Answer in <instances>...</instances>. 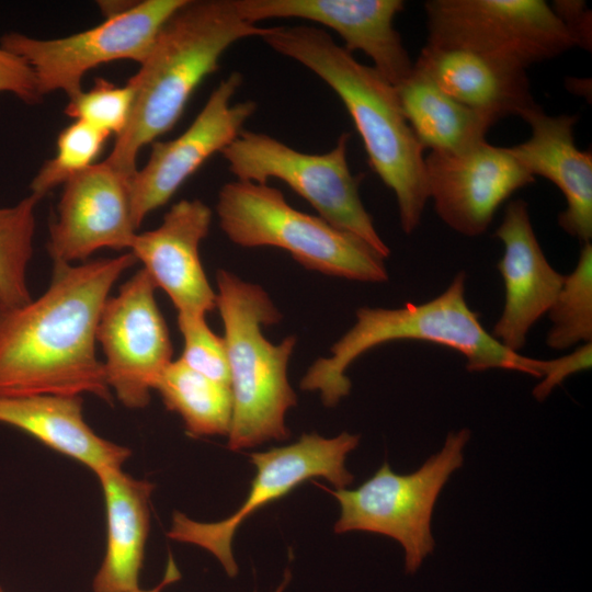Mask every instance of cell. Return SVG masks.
Segmentation results:
<instances>
[{"label": "cell", "instance_id": "obj_1", "mask_svg": "<svg viewBox=\"0 0 592 592\" xmlns=\"http://www.w3.org/2000/svg\"><path fill=\"white\" fill-rule=\"evenodd\" d=\"M132 252L80 264L54 263L47 289L14 307L0 305V398L94 395L112 402L95 352L104 303Z\"/></svg>", "mask_w": 592, "mask_h": 592}, {"label": "cell", "instance_id": "obj_2", "mask_svg": "<svg viewBox=\"0 0 592 592\" xmlns=\"http://www.w3.org/2000/svg\"><path fill=\"white\" fill-rule=\"evenodd\" d=\"M261 38L276 53L311 70L341 99L362 138L369 166L395 194L401 229L412 234L429 200L425 156L403 114L396 87L373 66L355 59L322 29L273 26Z\"/></svg>", "mask_w": 592, "mask_h": 592}, {"label": "cell", "instance_id": "obj_3", "mask_svg": "<svg viewBox=\"0 0 592 592\" xmlns=\"http://www.w3.org/2000/svg\"><path fill=\"white\" fill-rule=\"evenodd\" d=\"M269 30L243 19L236 0H186L161 26L127 81L134 90L132 113L104 161L130 178L140 150L173 128L196 88L218 69L221 55Z\"/></svg>", "mask_w": 592, "mask_h": 592}, {"label": "cell", "instance_id": "obj_4", "mask_svg": "<svg viewBox=\"0 0 592 592\" xmlns=\"http://www.w3.org/2000/svg\"><path fill=\"white\" fill-rule=\"evenodd\" d=\"M466 281V273L458 272L443 293L423 304L358 308L354 325L333 343L330 356L314 362L300 388L319 391L323 405L333 407L350 394L349 366L368 350L398 340L426 341L455 350L466 358L469 372L501 368L542 378L544 360L508 350L485 329L479 314L467 304Z\"/></svg>", "mask_w": 592, "mask_h": 592}, {"label": "cell", "instance_id": "obj_5", "mask_svg": "<svg viewBox=\"0 0 592 592\" xmlns=\"http://www.w3.org/2000/svg\"><path fill=\"white\" fill-rule=\"evenodd\" d=\"M216 308L224 325V342L230 374L232 418L228 448L239 451L288 439L286 412L297 403L287 367L296 337L271 343L263 326L282 315L260 286L219 269L216 272Z\"/></svg>", "mask_w": 592, "mask_h": 592}, {"label": "cell", "instance_id": "obj_6", "mask_svg": "<svg viewBox=\"0 0 592 592\" xmlns=\"http://www.w3.org/2000/svg\"><path fill=\"white\" fill-rule=\"evenodd\" d=\"M216 213L227 238L243 248L275 247L329 276L383 283V258L361 238L291 206L267 183L234 180L218 192Z\"/></svg>", "mask_w": 592, "mask_h": 592}, {"label": "cell", "instance_id": "obj_7", "mask_svg": "<svg viewBox=\"0 0 592 592\" xmlns=\"http://www.w3.org/2000/svg\"><path fill=\"white\" fill-rule=\"evenodd\" d=\"M350 137L341 134L328 152L306 153L264 133L243 129L220 153L236 180L267 183L277 179L286 183L319 217L361 238L386 259L390 249L360 196L362 178L353 175L349 167Z\"/></svg>", "mask_w": 592, "mask_h": 592}, {"label": "cell", "instance_id": "obj_8", "mask_svg": "<svg viewBox=\"0 0 592 592\" xmlns=\"http://www.w3.org/2000/svg\"><path fill=\"white\" fill-rule=\"evenodd\" d=\"M468 429L449 432L442 449L417 471L398 475L388 463L356 489L330 490L340 504L334 532L365 531L396 539L405 550V569L414 573L433 551L431 519L449 476L463 465Z\"/></svg>", "mask_w": 592, "mask_h": 592}, {"label": "cell", "instance_id": "obj_9", "mask_svg": "<svg viewBox=\"0 0 592 592\" xmlns=\"http://www.w3.org/2000/svg\"><path fill=\"white\" fill-rule=\"evenodd\" d=\"M424 11L426 45L485 54L526 69L576 46L543 0H430Z\"/></svg>", "mask_w": 592, "mask_h": 592}, {"label": "cell", "instance_id": "obj_10", "mask_svg": "<svg viewBox=\"0 0 592 592\" xmlns=\"http://www.w3.org/2000/svg\"><path fill=\"white\" fill-rule=\"evenodd\" d=\"M358 442V435L348 432L331 439L310 433L303 434L293 444L252 453L250 460L255 467V475L246 500L235 513L218 522L202 523L174 512L168 536L206 549L234 578L238 566L231 543L241 523L307 480L325 478L335 489L351 485L354 477L345 468V458Z\"/></svg>", "mask_w": 592, "mask_h": 592}, {"label": "cell", "instance_id": "obj_11", "mask_svg": "<svg viewBox=\"0 0 592 592\" xmlns=\"http://www.w3.org/2000/svg\"><path fill=\"white\" fill-rule=\"evenodd\" d=\"M185 1H135L126 11L66 37L41 39L10 32L0 45L27 62L42 96L62 91L70 99L82 90L86 73L100 65L121 59L141 64L161 26Z\"/></svg>", "mask_w": 592, "mask_h": 592}, {"label": "cell", "instance_id": "obj_12", "mask_svg": "<svg viewBox=\"0 0 592 592\" xmlns=\"http://www.w3.org/2000/svg\"><path fill=\"white\" fill-rule=\"evenodd\" d=\"M157 287L140 269L109 296L102 308L96 342L104 354L107 385L123 406L143 409L164 368L173 361Z\"/></svg>", "mask_w": 592, "mask_h": 592}, {"label": "cell", "instance_id": "obj_13", "mask_svg": "<svg viewBox=\"0 0 592 592\" xmlns=\"http://www.w3.org/2000/svg\"><path fill=\"white\" fill-rule=\"evenodd\" d=\"M242 81V75L232 71L213 90L181 135L151 144L147 163L128 180L132 215L137 229L152 210L168 203L208 158L221 152L243 130L246 122L257 111V103L246 100L231 104Z\"/></svg>", "mask_w": 592, "mask_h": 592}, {"label": "cell", "instance_id": "obj_14", "mask_svg": "<svg viewBox=\"0 0 592 592\" xmlns=\"http://www.w3.org/2000/svg\"><path fill=\"white\" fill-rule=\"evenodd\" d=\"M424 164L436 214L467 237L485 234L498 208L535 181L509 147L487 140L455 152L430 151Z\"/></svg>", "mask_w": 592, "mask_h": 592}, {"label": "cell", "instance_id": "obj_15", "mask_svg": "<svg viewBox=\"0 0 592 592\" xmlns=\"http://www.w3.org/2000/svg\"><path fill=\"white\" fill-rule=\"evenodd\" d=\"M128 180L103 160L64 184L47 242L54 263L86 262L104 248L129 251L137 228Z\"/></svg>", "mask_w": 592, "mask_h": 592}, {"label": "cell", "instance_id": "obj_16", "mask_svg": "<svg viewBox=\"0 0 592 592\" xmlns=\"http://www.w3.org/2000/svg\"><path fill=\"white\" fill-rule=\"evenodd\" d=\"M240 14L257 24L269 19H301L337 32L344 48L363 52L374 68L392 86L413 68L395 18L405 8L401 0H236Z\"/></svg>", "mask_w": 592, "mask_h": 592}, {"label": "cell", "instance_id": "obj_17", "mask_svg": "<svg viewBox=\"0 0 592 592\" xmlns=\"http://www.w3.org/2000/svg\"><path fill=\"white\" fill-rule=\"evenodd\" d=\"M504 247L498 270L504 284V306L491 335L519 353L532 327L554 304L565 280L548 262L534 232L527 203L510 201L494 231Z\"/></svg>", "mask_w": 592, "mask_h": 592}, {"label": "cell", "instance_id": "obj_18", "mask_svg": "<svg viewBox=\"0 0 592 592\" xmlns=\"http://www.w3.org/2000/svg\"><path fill=\"white\" fill-rule=\"evenodd\" d=\"M212 209L201 200H181L161 224L136 234L129 252L143 263L178 314L204 315L216 308V292L204 272L200 246L208 235Z\"/></svg>", "mask_w": 592, "mask_h": 592}, {"label": "cell", "instance_id": "obj_19", "mask_svg": "<svg viewBox=\"0 0 592 592\" xmlns=\"http://www.w3.org/2000/svg\"><path fill=\"white\" fill-rule=\"evenodd\" d=\"M531 136L510 151L535 178L554 183L566 198L559 226L583 243L592 238V155L574 143L577 115H548L538 104L521 116Z\"/></svg>", "mask_w": 592, "mask_h": 592}, {"label": "cell", "instance_id": "obj_20", "mask_svg": "<svg viewBox=\"0 0 592 592\" xmlns=\"http://www.w3.org/2000/svg\"><path fill=\"white\" fill-rule=\"evenodd\" d=\"M413 64L447 95L497 122L537 104L526 68L506 59L425 45Z\"/></svg>", "mask_w": 592, "mask_h": 592}, {"label": "cell", "instance_id": "obj_21", "mask_svg": "<svg viewBox=\"0 0 592 592\" xmlns=\"http://www.w3.org/2000/svg\"><path fill=\"white\" fill-rule=\"evenodd\" d=\"M95 475L105 502L106 548L92 591L134 592L140 589L155 485L135 479L122 468H104Z\"/></svg>", "mask_w": 592, "mask_h": 592}, {"label": "cell", "instance_id": "obj_22", "mask_svg": "<svg viewBox=\"0 0 592 592\" xmlns=\"http://www.w3.org/2000/svg\"><path fill=\"white\" fill-rule=\"evenodd\" d=\"M0 423L76 459L94 474L122 468L132 452L98 435L86 422L81 396L37 395L0 398Z\"/></svg>", "mask_w": 592, "mask_h": 592}, {"label": "cell", "instance_id": "obj_23", "mask_svg": "<svg viewBox=\"0 0 592 592\" xmlns=\"http://www.w3.org/2000/svg\"><path fill=\"white\" fill-rule=\"evenodd\" d=\"M403 114L423 148L455 152L486 140L497 121L447 95L414 66L396 86Z\"/></svg>", "mask_w": 592, "mask_h": 592}, {"label": "cell", "instance_id": "obj_24", "mask_svg": "<svg viewBox=\"0 0 592 592\" xmlns=\"http://www.w3.org/2000/svg\"><path fill=\"white\" fill-rule=\"evenodd\" d=\"M153 390L168 410L181 417L190 436H228L232 418L230 386L196 373L178 358L164 368Z\"/></svg>", "mask_w": 592, "mask_h": 592}, {"label": "cell", "instance_id": "obj_25", "mask_svg": "<svg viewBox=\"0 0 592 592\" xmlns=\"http://www.w3.org/2000/svg\"><path fill=\"white\" fill-rule=\"evenodd\" d=\"M42 198L33 193L9 207H0V305L21 306L33 298L26 271L33 255L35 209Z\"/></svg>", "mask_w": 592, "mask_h": 592}, {"label": "cell", "instance_id": "obj_26", "mask_svg": "<svg viewBox=\"0 0 592 592\" xmlns=\"http://www.w3.org/2000/svg\"><path fill=\"white\" fill-rule=\"evenodd\" d=\"M551 327L546 344L566 350L592 342V243L582 244L576 267L565 275L562 286L547 312Z\"/></svg>", "mask_w": 592, "mask_h": 592}, {"label": "cell", "instance_id": "obj_27", "mask_svg": "<svg viewBox=\"0 0 592 592\" xmlns=\"http://www.w3.org/2000/svg\"><path fill=\"white\" fill-rule=\"evenodd\" d=\"M107 136L73 121L58 135L56 155L47 160L31 182V193L43 198L59 184L95 163Z\"/></svg>", "mask_w": 592, "mask_h": 592}, {"label": "cell", "instance_id": "obj_28", "mask_svg": "<svg viewBox=\"0 0 592 592\" xmlns=\"http://www.w3.org/2000/svg\"><path fill=\"white\" fill-rule=\"evenodd\" d=\"M134 103L133 87L98 78L94 86L69 99L65 113L75 121L82 122L107 137H117L126 127Z\"/></svg>", "mask_w": 592, "mask_h": 592}, {"label": "cell", "instance_id": "obj_29", "mask_svg": "<svg viewBox=\"0 0 592 592\" xmlns=\"http://www.w3.org/2000/svg\"><path fill=\"white\" fill-rule=\"evenodd\" d=\"M178 327L184 341L180 360L196 373L230 386L224 339L210 330L205 316L178 314Z\"/></svg>", "mask_w": 592, "mask_h": 592}, {"label": "cell", "instance_id": "obj_30", "mask_svg": "<svg viewBox=\"0 0 592 592\" xmlns=\"http://www.w3.org/2000/svg\"><path fill=\"white\" fill-rule=\"evenodd\" d=\"M0 93H10L26 104L39 103L36 78L27 62L0 45Z\"/></svg>", "mask_w": 592, "mask_h": 592}, {"label": "cell", "instance_id": "obj_31", "mask_svg": "<svg viewBox=\"0 0 592 592\" xmlns=\"http://www.w3.org/2000/svg\"><path fill=\"white\" fill-rule=\"evenodd\" d=\"M592 342L577 346L570 354L546 360L543 380L533 389L538 401L545 400L551 390L560 385L567 377L581 371L591 368Z\"/></svg>", "mask_w": 592, "mask_h": 592}, {"label": "cell", "instance_id": "obj_32", "mask_svg": "<svg viewBox=\"0 0 592 592\" xmlns=\"http://www.w3.org/2000/svg\"><path fill=\"white\" fill-rule=\"evenodd\" d=\"M572 35L576 46L591 48V12L583 1H555L551 5Z\"/></svg>", "mask_w": 592, "mask_h": 592}, {"label": "cell", "instance_id": "obj_33", "mask_svg": "<svg viewBox=\"0 0 592 592\" xmlns=\"http://www.w3.org/2000/svg\"><path fill=\"white\" fill-rule=\"evenodd\" d=\"M180 577H181V574H180V572L178 570V567H177L175 562L173 561V559L170 557V559L168 561V565H167V569H166V573L163 576V579L156 588H153L151 590L138 589V590H136L134 592H161V590L164 587H167L168 584L173 583L174 581L179 580ZM289 580H291V572L288 570H286L282 582L277 585V588L273 592H284V590L288 585Z\"/></svg>", "mask_w": 592, "mask_h": 592}, {"label": "cell", "instance_id": "obj_34", "mask_svg": "<svg viewBox=\"0 0 592 592\" xmlns=\"http://www.w3.org/2000/svg\"><path fill=\"white\" fill-rule=\"evenodd\" d=\"M134 2L135 1H100L98 5L106 19L126 11Z\"/></svg>", "mask_w": 592, "mask_h": 592}, {"label": "cell", "instance_id": "obj_35", "mask_svg": "<svg viewBox=\"0 0 592 592\" xmlns=\"http://www.w3.org/2000/svg\"><path fill=\"white\" fill-rule=\"evenodd\" d=\"M0 592H3L2 588L0 587Z\"/></svg>", "mask_w": 592, "mask_h": 592}]
</instances>
